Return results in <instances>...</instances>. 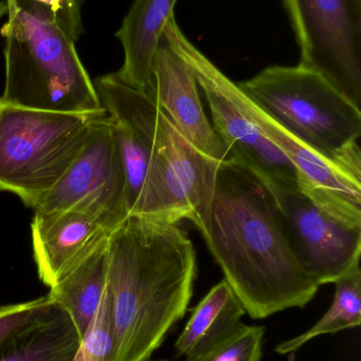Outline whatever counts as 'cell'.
<instances>
[{"label": "cell", "mask_w": 361, "mask_h": 361, "mask_svg": "<svg viewBox=\"0 0 361 361\" xmlns=\"http://www.w3.org/2000/svg\"><path fill=\"white\" fill-rule=\"evenodd\" d=\"M102 114L29 109L0 99V191L28 207L57 186L88 141Z\"/></svg>", "instance_id": "cell-5"}, {"label": "cell", "mask_w": 361, "mask_h": 361, "mask_svg": "<svg viewBox=\"0 0 361 361\" xmlns=\"http://www.w3.org/2000/svg\"><path fill=\"white\" fill-rule=\"evenodd\" d=\"M300 49L299 66L361 105V0H283Z\"/></svg>", "instance_id": "cell-8"}, {"label": "cell", "mask_w": 361, "mask_h": 361, "mask_svg": "<svg viewBox=\"0 0 361 361\" xmlns=\"http://www.w3.org/2000/svg\"><path fill=\"white\" fill-rule=\"evenodd\" d=\"M23 12L57 27L74 42L84 33L82 6L84 0H13Z\"/></svg>", "instance_id": "cell-20"}, {"label": "cell", "mask_w": 361, "mask_h": 361, "mask_svg": "<svg viewBox=\"0 0 361 361\" xmlns=\"http://www.w3.org/2000/svg\"><path fill=\"white\" fill-rule=\"evenodd\" d=\"M4 103L64 114H102L106 109L83 65L76 42L65 33L6 0Z\"/></svg>", "instance_id": "cell-3"}, {"label": "cell", "mask_w": 361, "mask_h": 361, "mask_svg": "<svg viewBox=\"0 0 361 361\" xmlns=\"http://www.w3.org/2000/svg\"><path fill=\"white\" fill-rule=\"evenodd\" d=\"M160 361H163V360H160Z\"/></svg>", "instance_id": "cell-24"}, {"label": "cell", "mask_w": 361, "mask_h": 361, "mask_svg": "<svg viewBox=\"0 0 361 361\" xmlns=\"http://www.w3.org/2000/svg\"><path fill=\"white\" fill-rule=\"evenodd\" d=\"M178 0H135L116 32L124 61L116 75L124 84L150 94L153 65L167 21Z\"/></svg>", "instance_id": "cell-14"}, {"label": "cell", "mask_w": 361, "mask_h": 361, "mask_svg": "<svg viewBox=\"0 0 361 361\" xmlns=\"http://www.w3.org/2000/svg\"><path fill=\"white\" fill-rule=\"evenodd\" d=\"M107 245L51 288L48 294L70 316L81 338L86 334L107 290Z\"/></svg>", "instance_id": "cell-17"}, {"label": "cell", "mask_w": 361, "mask_h": 361, "mask_svg": "<svg viewBox=\"0 0 361 361\" xmlns=\"http://www.w3.org/2000/svg\"><path fill=\"white\" fill-rule=\"evenodd\" d=\"M336 286L334 300L324 317L304 334L299 335L278 345L276 351L288 355L324 334H334L347 329L356 328L361 322L360 263L352 267L334 282Z\"/></svg>", "instance_id": "cell-18"}, {"label": "cell", "mask_w": 361, "mask_h": 361, "mask_svg": "<svg viewBox=\"0 0 361 361\" xmlns=\"http://www.w3.org/2000/svg\"><path fill=\"white\" fill-rule=\"evenodd\" d=\"M203 239L254 319L304 307L319 290L290 250L271 189L233 159L218 167Z\"/></svg>", "instance_id": "cell-1"}, {"label": "cell", "mask_w": 361, "mask_h": 361, "mask_svg": "<svg viewBox=\"0 0 361 361\" xmlns=\"http://www.w3.org/2000/svg\"><path fill=\"white\" fill-rule=\"evenodd\" d=\"M54 301L46 297L0 307V345L44 317Z\"/></svg>", "instance_id": "cell-22"}, {"label": "cell", "mask_w": 361, "mask_h": 361, "mask_svg": "<svg viewBox=\"0 0 361 361\" xmlns=\"http://www.w3.org/2000/svg\"><path fill=\"white\" fill-rule=\"evenodd\" d=\"M237 85L312 149L361 173V109L321 75L299 65L271 66Z\"/></svg>", "instance_id": "cell-4"}, {"label": "cell", "mask_w": 361, "mask_h": 361, "mask_svg": "<svg viewBox=\"0 0 361 361\" xmlns=\"http://www.w3.org/2000/svg\"><path fill=\"white\" fill-rule=\"evenodd\" d=\"M264 326L241 324L207 351L186 361H261Z\"/></svg>", "instance_id": "cell-19"}, {"label": "cell", "mask_w": 361, "mask_h": 361, "mask_svg": "<svg viewBox=\"0 0 361 361\" xmlns=\"http://www.w3.org/2000/svg\"><path fill=\"white\" fill-rule=\"evenodd\" d=\"M239 299L226 280L211 288L194 307L175 343L179 355L194 357L230 334L245 315Z\"/></svg>", "instance_id": "cell-16"}, {"label": "cell", "mask_w": 361, "mask_h": 361, "mask_svg": "<svg viewBox=\"0 0 361 361\" xmlns=\"http://www.w3.org/2000/svg\"><path fill=\"white\" fill-rule=\"evenodd\" d=\"M192 241L177 224L129 216L108 239L116 361H148L184 317L196 278Z\"/></svg>", "instance_id": "cell-2"}, {"label": "cell", "mask_w": 361, "mask_h": 361, "mask_svg": "<svg viewBox=\"0 0 361 361\" xmlns=\"http://www.w3.org/2000/svg\"><path fill=\"white\" fill-rule=\"evenodd\" d=\"M114 318L110 290H106L97 314L81 341L73 361H116Z\"/></svg>", "instance_id": "cell-21"}, {"label": "cell", "mask_w": 361, "mask_h": 361, "mask_svg": "<svg viewBox=\"0 0 361 361\" xmlns=\"http://www.w3.org/2000/svg\"><path fill=\"white\" fill-rule=\"evenodd\" d=\"M244 93V92H243ZM244 105L265 137L295 167L299 190L339 222L361 227V173L333 162L278 124L244 93Z\"/></svg>", "instance_id": "cell-11"}, {"label": "cell", "mask_w": 361, "mask_h": 361, "mask_svg": "<svg viewBox=\"0 0 361 361\" xmlns=\"http://www.w3.org/2000/svg\"><path fill=\"white\" fill-rule=\"evenodd\" d=\"M34 210L81 212L112 233L129 218L122 159L108 112L95 122L78 158Z\"/></svg>", "instance_id": "cell-9"}, {"label": "cell", "mask_w": 361, "mask_h": 361, "mask_svg": "<svg viewBox=\"0 0 361 361\" xmlns=\"http://www.w3.org/2000/svg\"><path fill=\"white\" fill-rule=\"evenodd\" d=\"M150 95L199 152L220 163L229 158L228 150L206 116L194 75L165 36L155 56Z\"/></svg>", "instance_id": "cell-12"}, {"label": "cell", "mask_w": 361, "mask_h": 361, "mask_svg": "<svg viewBox=\"0 0 361 361\" xmlns=\"http://www.w3.org/2000/svg\"><path fill=\"white\" fill-rule=\"evenodd\" d=\"M269 189L295 259L318 286L334 283L360 263L361 227L348 226L329 216L299 188Z\"/></svg>", "instance_id": "cell-10"}, {"label": "cell", "mask_w": 361, "mask_h": 361, "mask_svg": "<svg viewBox=\"0 0 361 361\" xmlns=\"http://www.w3.org/2000/svg\"><path fill=\"white\" fill-rule=\"evenodd\" d=\"M112 231L93 216L76 212H35L32 247L38 277L48 288L108 243Z\"/></svg>", "instance_id": "cell-13"}, {"label": "cell", "mask_w": 361, "mask_h": 361, "mask_svg": "<svg viewBox=\"0 0 361 361\" xmlns=\"http://www.w3.org/2000/svg\"><path fill=\"white\" fill-rule=\"evenodd\" d=\"M220 164L199 152L158 107L152 154L129 218L163 224L189 220L203 237Z\"/></svg>", "instance_id": "cell-6"}, {"label": "cell", "mask_w": 361, "mask_h": 361, "mask_svg": "<svg viewBox=\"0 0 361 361\" xmlns=\"http://www.w3.org/2000/svg\"><path fill=\"white\" fill-rule=\"evenodd\" d=\"M163 36L186 61L203 90L211 112L212 126L228 150L229 158L251 169L267 186L298 188L295 167L250 118L239 85L182 33L175 16L167 21Z\"/></svg>", "instance_id": "cell-7"}, {"label": "cell", "mask_w": 361, "mask_h": 361, "mask_svg": "<svg viewBox=\"0 0 361 361\" xmlns=\"http://www.w3.org/2000/svg\"><path fill=\"white\" fill-rule=\"evenodd\" d=\"M6 0H0V19L6 14Z\"/></svg>", "instance_id": "cell-23"}, {"label": "cell", "mask_w": 361, "mask_h": 361, "mask_svg": "<svg viewBox=\"0 0 361 361\" xmlns=\"http://www.w3.org/2000/svg\"><path fill=\"white\" fill-rule=\"evenodd\" d=\"M81 341L70 316L54 302L44 317L0 345V361H73Z\"/></svg>", "instance_id": "cell-15"}]
</instances>
